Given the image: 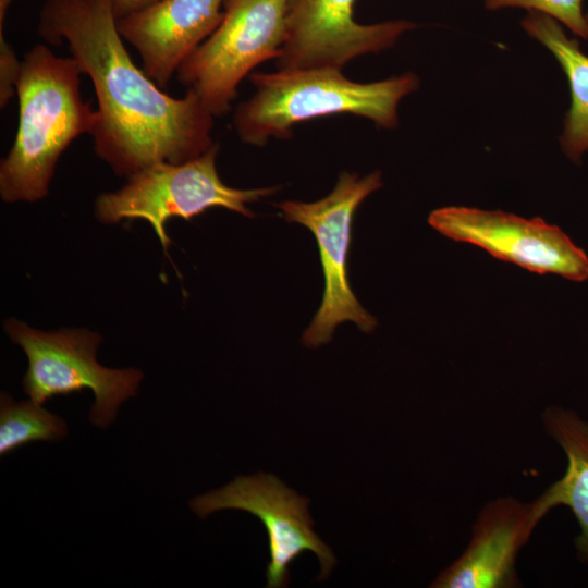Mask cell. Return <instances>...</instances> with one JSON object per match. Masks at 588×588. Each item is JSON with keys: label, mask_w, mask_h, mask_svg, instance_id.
Masks as SVG:
<instances>
[{"label": "cell", "mask_w": 588, "mask_h": 588, "mask_svg": "<svg viewBox=\"0 0 588 588\" xmlns=\"http://www.w3.org/2000/svg\"><path fill=\"white\" fill-rule=\"evenodd\" d=\"M83 72L75 59L38 44L22 59L16 85L15 138L0 163V196L5 203L45 198L61 155L73 140L94 132L97 110L81 94Z\"/></svg>", "instance_id": "2"}, {"label": "cell", "mask_w": 588, "mask_h": 588, "mask_svg": "<svg viewBox=\"0 0 588 588\" xmlns=\"http://www.w3.org/2000/svg\"><path fill=\"white\" fill-rule=\"evenodd\" d=\"M381 186L380 171L364 177L343 171L333 191L324 198L314 203L286 200L275 205L287 222L311 231L320 253L324 291L321 305L302 336L307 347L316 348L330 342L334 329L345 321L354 322L366 333L377 326L376 318L359 304L351 289L347 255L355 211Z\"/></svg>", "instance_id": "7"}, {"label": "cell", "mask_w": 588, "mask_h": 588, "mask_svg": "<svg viewBox=\"0 0 588 588\" xmlns=\"http://www.w3.org/2000/svg\"><path fill=\"white\" fill-rule=\"evenodd\" d=\"M22 69V60L7 41L4 30H0V108L4 109L16 95V85Z\"/></svg>", "instance_id": "17"}, {"label": "cell", "mask_w": 588, "mask_h": 588, "mask_svg": "<svg viewBox=\"0 0 588 588\" xmlns=\"http://www.w3.org/2000/svg\"><path fill=\"white\" fill-rule=\"evenodd\" d=\"M218 150L215 144L189 161L159 162L136 172L120 189L97 197V219L105 224L143 219L152 226L167 253L171 241L166 223L171 218L189 220L215 207L254 217L246 205L272 195L278 187L240 189L225 185L216 167Z\"/></svg>", "instance_id": "4"}, {"label": "cell", "mask_w": 588, "mask_h": 588, "mask_svg": "<svg viewBox=\"0 0 588 588\" xmlns=\"http://www.w3.org/2000/svg\"><path fill=\"white\" fill-rule=\"evenodd\" d=\"M289 0H225L215 32L185 60L177 81L213 115L226 113L237 86L266 60L278 59Z\"/></svg>", "instance_id": "6"}, {"label": "cell", "mask_w": 588, "mask_h": 588, "mask_svg": "<svg viewBox=\"0 0 588 588\" xmlns=\"http://www.w3.org/2000/svg\"><path fill=\"white\" fill-rule=\"evenodd\" d=\"M522 26L553 53L568 78L572 106L560 140L565 154L577 161L588 150V57L580 51L577 40L565 35L560 22L549 15L528 11Z\"/></svg>", "instance_id": "14"}, {"label": "cell", "mask_w": 588, "mask_h": 588, "mask_svg": "<svg viewBox=\"0 0 588 588\" xmlns=\"http://www.w3.org/2000/svg\"><path fill=\"white\" fill-rule=\"evenodd\" d=\"M117 17H122L143 8H146L158 0H111Z\"/></svg>", "instance_id": "18"}, {"label": "cell", "mask_w": 588, "mask_h": 588, "mask_svg": "<svg viewBox=\"0 0 588 588\" xmlns=\"http://www.w3.org/2000/svg\"><path fill=\"white\" fill-rule=\"evenodd\" d=\"M488 10L523 8L549 15L576 35L588 38V16L583 11V0H485Z\"/></svg>", "instance_id": "16"}, {"label": "cell", "mask_w": 588, "mask_h": 588, "mask_svg": "<svg viewBox=\"0 0 588 588\" xmlns=\"http://www.w3.org/2000/svg\"><path fill=\"white\" fill-rule=\"evenodd\" d=\"M111 0H45L37 33L66 45L97 98L95 154L119 176L159 162L182 163L215 145L213 115L192 90L175 98L128 54Z\"/></svg>", "instance_id": "1"}, {"label": "cell", "mask_w": 588, "mask_h": 588, "mask_svg": "<svg viewBox=\"0 0 588 588\" xmlns=\"http://www.w3.org/2000/svg\"><path fill=\"white\" fill-rule=\"evenodd\" d=\"M249 81L255 93L235 109L233 126L237 136L253 146H262L272 137L287 138L295 124L336 113L359 115L393 128L401 99L419 85L411 73L357 83L333 68L254 73Z\"/></svg>", "instance_id": "3"}, {"label": "cell", "mask_w": 588, "mask_h": 588, "mask_svg": "<svg viewBox=\"0 0 588 588\" xmlns=\"http://www.w3.org/2000/svg\"><path fill=\"white\" fill-rule=\"evenodd\" d=\"M429 224L458 242L477 245L493 257L537 273L573 281L588 279V256L558 226L503 211L466 207L433 210Z\"/></svg>", "instance_id": "9"}, {"label": "cell", "mask_w": 588, "mask_h": 588, "mask_svg": "<svg viewBox=\"0 0 588 588\" xmlns=\"http://www.w3.org/2000/svg\"><path fill=\"white\" fill-rule=\"evenodd\" d=\"M543 420L548 433L564 450L567 468L536 502L544 515L558 505L572 510L580 527L576 547L580 555L588 559V422L561 408L547 409Z\"/></svg>", "instance_id": "13"}, {"label": "cell", "mask_w": 588, "mask_h": 588, "mask_svg": "<svg viewBox=\"0 0 588 588\" xmlns=\"http://www.w3.org/2000/svg\"><path fill=\"white\" fill-rule=\"evenodd\" d=\"M13 0H0V29H4L8 10Z\"/></svg>", "instance_id": "19"}, {"label": "cell", "mask_w": 588, "mask_h": 588, "mask_svg": "<svg viewBox=\"0 0 588 588\" xmlns=\"http://www.w3.org/2000/svg\"><path fill=\"white\" fill-rule=\"evenodd\" d=\"M308 504V498L298 495L278 477L265 473L237 477L189 502L200 518L232 509L248 512L261 520L269 541L268 588L286 587L290 564L305 551L314 552L319 560V580L327 578L336 563L331 549L313 530Z\"/></svg>", "instance_id": "8"}, {"label": "cell", "mask_w": 588, "mask_h": 588, "mask_svg": "<svg viewBox=\"0 0 588 588\" xmlns=\"http://www.w3.org/2000/svg\"><path fill=\"white\" fill-rule=\"evenodd\" d=\"M544 516L536 500L526 504L500 498L487 504L473 528L470 541L436 578V588H505L517 584L518 551Z\"/></svg>", "instance_id": "12"}, {"label": "cell", "mask_w": 588, "mask_h": 588, "mask_svg": "<svg viewBox=\"0 0 588 588\" xmlns=\"http://www.w3.org/2000/svg\"><path fill=\"white\" fill-rule=\"evenodd\" d=\"M8 336L28 359L23 378L24 393L42 405L57 395L89 389L95 403L89 420L99 428L114 421L119 406L136 395L144 373L134 368L112 369L100 365L96 352L102 338L88 329L41 331L16 319L3 324Z\"/></svg>", "instance_id": "5"}, {"label": "cell", "mask_w": 588, "mask_h": 588, "mask_svg": "<svg viewBox=\"0 0 588 588\" xmlns=\"http://www.w3.org/2000/svg\"><path fill=\"white\" fill-rule=\"evenodd\" d=\"M356 0H289L285 37L279 70L342 68L351 60L392 47L401 35L417 27L397 20L359 24Z\"/></svg>", "instance_id": "10"}, {"label": "cell", "mask_w": 588, "mask_h": 588, "mask_svg": "<svg viewBox=\"0 0 588 588\" xmlns=\"http://www.w3.org/2000/svg\"><path fill=\"white\" fill-rule=\"evenodd\" d=\"M68 434L66 422L32 400L14 401L0 396V455H7L33 441L54 442Z\"/></svg>", "instance_id": "15"}, {"label": "cell", "mask_w": 588, "mask_h": 588, "mask_svg": "<svg viewBox=\"0 0 588 588\" xmlns=\"http://www.w3.org/2000/svg\"><path fill=\"white\" fill-rule=\"evenodd\" d=\"M225 0H158L117 20L124 41L139 54L143 71L167 88L185 60L215 32Z\"/></svg>", "instance_id": "11"}]
</instances>
